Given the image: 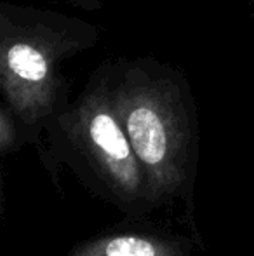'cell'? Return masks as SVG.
<instances>
[{
	"instance_id": "obj_1",
	"label": "cell",
	"mask_w": 254,
	"mask_h": 256,
	"mask_svg": "<svg viewBox=\"0 0 254 256\" xmlns=\"http://www.w3.org/2000/svg\"><path fill=\"white\" fill-rule=\"evenodd\" d=\"M112 100L143 171L145 200L173 199L190 176L195 102L185 74L152 56L108 61Z\"/></svg>"
},
{
	"instance_id": "obj_2",
	"label": "cell",
	"mask_w": 254,
	"mask_h": 256,
	"mask_svg": "<svg viewBox=\"0 0 254 256\" xmlns=\"http://www.w3.org/2000/svg\"><path fill=\"white\" fill-rule=\"evenodd\" d=\"M99 28L37 7L0 6V91L24 128L37 129L68 106L64 63L96 48Z\"/></svg>"
},
{
	"instance_id": "obj_3",
	"label": "cell",
	"mask_w": 254,
	"mask_h": 256,
	"mask_svg": "<svg viewBox=\"0 0 254 256\" xmlns=\"http://www.w3.org/2000/svg\"><path fill=\"white\" fill-rule=\"evenodd\" d=\"M70 150L120 200H145L143 171L112 100L108 61L91 75L84 91L51 122Z\"/></svg>"
},
{
	"instance_id": "obj_4",
	"label": "cell",
	"mask_w": 254,
	"mask_h": 256,
	"mask_svg": "<svg viewBox=\"0 0 254 256\" xmlns=\"http://www.w3.org/2000/svg\"><path fill=\"white\" fill-rule=\"evenodd\" d=\"M68 256H187L180 242L150 234H108L78 244Z\"/></svg>"
},
{
	"instance_id": "obj_5",
	"label": "cell",
	"mask_w": 254,
	"mask_h": 256,
	"mask_svg": "<svg viewBox=\"0 0 254 256\" xmlns=\"http://www.w3.org/2000/svg\"><path fill=\"white\" fill-rule=\"evenodd\" d=\"M21 126L24 124L16 117V114L7 104L2 103V108H0V148H2V154L14 150L17 143V136H19L17 128H21Z\"/></svg>"
},
{
	"instance_id": "obj_6",
	"label": "cell",
	"mask_w": 254,
	"mask_h": 256,
	"mask_svg": "<svg viewBox=\"0 0 254 256\" xmlns=\"http://www.w3.org/2000/svg\"><path fill=\"white\" fill-rule=\"evenodd\" d=\"M253 4H254V0H253Z\"/></svg>"
}]
</instances>
